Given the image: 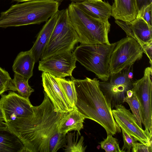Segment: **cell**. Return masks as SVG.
<instances>
[{
  "mask_svg": "<svg viewBox=\"0 0 152 152\" xmlns=\"http://www.w3.org/2000/svg\"><path fill=\"white\" fill-rule=\"evenodd\" d=\"M35 61L30 50L20 53L15 59L12 66L15 73L29 79L33 75Z\"/></svg>",
  "mask_w": 152,
  "mask_h": 152,
  "instance_id": "18",
  "label": "cell"
},
{
  "mask_svg": "<svg viewBox=\"0 0 152 152\" xmlns=\"http://www.w3.org/2000/svg\"><path fill=\"white\" fill-rule=\"evenodd\" d=\"M107 135L105 139L99 143L102 148L106 152H121L118 139L112 135Z\"/></svg>",
  "mask_w": 152,
  "mask_h": 152,
  "instance_id": "25",
  "label": "cell"
},
{
  "mask_svg": "<svg viewBox=\"0 0 152 152\" xmlns=\"http://www.w3.org/2000/svg\"><path fill=\"white\" fill-rule=\"evenodd\" d=\"M152 69L146 68L143 77L134 81L132 91L138 100L146 131L152 134Z\"/></svg>",
  "mask_w": 152,
  "mask_h": 152,
  "instance_id": "9",
  "label": "cell"
},
{
  "mask_svg": "<svg viewBox=\"0 0 152 152\" xmlns=\"http://www.w3.org/2000/svg\"><path fill=\"white\" fill-rule=\"evenodd\" d=\"M114 108L112 110V114L121 128L140 143L152 145V134L138 125L129 110L122 104L115 106Z\"/></svg>",
  "mask_w": 152,
  "mask_h": 152,
  "instance_id": "12",
  "label": "cell"
},
{
  "mask_svg": "<svg viewBox=\"0 0 152 152\" xmlns=\"http://www.w3.org/2000/svg\"><path fill=\"white\" fill-rule=\"evenodd\" d=\"M58 11L46 22L38 33L33 46L29 50L36 63L40 59L49 40L58 17Z\"/></svg>",
  "mask_w": 152,
  "mask_h": 152,
  "instance_id": "15",
  "label": "cell"
},
{
  "mask_svg": "<svg viewBox=\"0 0 152 152\" xmlns=\"http://www.w3.org/2000/svg\"><path fill=\"white\" fill-rule=\"evenodd\" d=\"M137 1L139 11L143 6L152 3V0H137Z\"/></svg>",
  "mask_w": 152,
  "mask_h": 152,
  "instance_id": "31",
  "label": "cell"
},
{
  "mask_svg": "<svg viewBox=\"0 0 152 152\" xmlns=\"http://www.w3.org/2000/svg\"><path fill=\"white\" fill-rule=\"evenodd\" d=\"M11 80L8 72L0 66V95L9 90Z\"/></svg>",
  "mask_w": 152,
  "mask_h": 152,
  "instance_id": "26",
  "label": "cell"
},
{
  "mask_svg": "<svg viewBox=\"0 0 152 152\" xmlns=\"http://www.w3.org/2000/svg\"><path fill=\"white\" fill-rule=\"evenodd\" d=\"M133 65L119 72L110 74L106 81H99L100 88L110 104L112 109L122 104L127 91L132 89L134 81L129 73Z\"/></svg>",
  "mask_w": 152,
  "mask_h": 152,
  "instance_id": "8",
  "label": "cell"
},
{
  "mask_svg": "<svg viewBox=\"0 0 152 152\" xmlns=\"http://www.w3.org/2000/svg\"><path fill=\"white\" fill-rule=\"evenodd\" d=\"M116 42L107 44H81L73 52L76 61L99 79L107 80L110 76L109 66L111 53Z\"/></svg>",
  "mask_w": 152,
  "mask_h": 152,
  "instance_id": "5",
  "label": "cell"
},
{
  "mask_svg": "<svg viewBox=\"0 0 152 152\" xmlns=\"http://www.w3.org/2000/svg\"><path fill=\"white\" fill-rule=\"evenodd\" d=\"M28 79L16 73H15L13 79L11 80L9 86V90L17 91L21 97L28 100L34 90L29 85Z\"/></svg>",
  "mask_w": 152,
  "mask_h": 152,
  "instance_id": "21",
  "label": "cell"
},
{
  "mask_svg": "<svg viewBox=\"0 0 152 152\" xmlns=\"http://www.w3.org/2000/svg\"><path fill=\"white\" fill-rule=\"evenodd\" d=\"M56 78L68 102L72 107L75 108L76 101V95L73 81L64 78Z\"/></svg>",
  "mask_w": 152,
  "mask_h": 152,
  "instance_id": "23",
  "label": "cell"
},
{
  "mask_svg": "<svg viewBox=\"0 0 152 152\" xmlns=\"http://www.w3.org/2000/svg\"><path fill=\"white\" fill-rule=\"evenodd\" d=\"M0 121H4L3 113L0 105Z\"/></svg>",
  "mask_w": 152,
  "mask_h": 152,
  "instance_id": "34",
  "label": "cell"
},
{
  "mask_svg": "<svg viewBox=\"0 0 152 152\" xmlns=\"http://www.w3.org/2000/svg\"><path fill=\"white\" fill-rule=\"evenodd\" d=\"M121 129L124 142V145L121 149V152H130L137 141L123 129Z\"/></svg>",
  "mask_w": 152,
  "mask_h": 152,
  "instance_id": "27",
  "label": "cell"
},
{
  "mask_svg": "<svg viewBox=\"0 0 152 152\" xmlns=\"http://www.w3.org/2000/svg\"><path fill=\"white\" fill-rule=\"evenodd\" d=\"M58 17L40 60L63 52H71L79 42L78 36L70 21L67 8L58 10Z\"/></svg>",
  "mask_w": 152,
  "mask_h": 152,
  "instance_id": "6",
  "label": "cell"
},
{
  "mask_svg": "<svg viewBox=\"0 0 152 152\" xmlns=\"http://www.w3.org/2000/svg\"><path fill=\"white\" fill-rule=\"evenodd\" d=\"M60 3L54 0H32L12 5L0 16V28L40 24L58 11Z\"/></svg>",
  "mask_w": 152,
  "mask_h": 152,
  "instance_id": "3",
  "label": "cell"
},
{
  "mask_svg": "<svg viewBox=\"0 0 152 152\" xmlns=\"http://www.w3.org/2000/svg\"><path fill=\"white\" fill-rule=\"evenodd\" d=\"M66 135V143L64 146L65 152H85L87 146L84 145V138L77 132L74 133L68 132Z\"/></svg>",
  "mask_w": 152,
  "mask_h": 152,
  "instance_id": "22",
  "label": "cell"
},
{
  "mask_svg": "<svg viewBox=\"0 0 152 152\" xmlns=\"http://www.w3.org/2000/svg\"><path fill=\"white\" fill-rule=\"evenodd\" d=\"M41 77L45 93L52 103L55 110L61 113H66L72 110L74 108L66 98L56 78L44 72Z\"/></svg>",
  "mask_w": 152,
  "mask_h": 152,
  "instance_id": "13",
  "label": "cell"
},
{
  "mask_svg": "<svg viewBox=\"0 0 152 152\" xmlns=\"http://www.w3.org/2000/svg\"><path fill=\"white\" fill-rule=\"evenodd\" d=\"M143 50L141 46L133 38L127 37L116 42L110 57V74L120 72L133 65L142 57Z\"/></svg>",
  "mask_w": 152,
  "mask_h": 152,
  "instance_id": "7",
  "label": "cell"
},
{
  "mask_svg": "<svg viewBox=\"0 0 152 152\" xmlns=\"http://www.w3.org/2000/svg\"><path fill=\"white\" fill-rule=\"evenodd\" d=\"M138 12L137 0H114L112 6L111 16L128 23L135 19Z\"/></svg>",
  "mask_w": 152,
  "mask_h": 152,
  "instance_id": "16",
  "label": "cell"
},
{
  "mask_svg": "<svg viewBox=\"0 0 152 152\" xmlns=\"http://www.w3.org/2000/svg\"><path fill=\"white\" fill-rule=\"evenodd\" d=\"M76 61L73 53L65 52L40 60L38 69L56 77L63 78L72 76V72L76 67Z\"/></svg>",
  "mask_w": 152,
  "mask_h": 152,
  "instance_id": "10",
  "label": "cell"
},
{
  "mask_svg": "<svg viewBox=\"0 0 152 152\" xmlns=\"http://www.w3.org/2000/svg\"><path fill=\"white\" fill-rule=\"evenodd\" d=\"M67 9L79 42L87 45L110 44L108 34L110 24L108 20H102L92 17L82 10L75 2H72Z\"/></svg>",
  "mask_w": 152,
  "mask_h": 152,
  "instance_id": "4",
  "label": "cell"
},
{
  "mask_svg": "<svg viewBox=\"0 0 152 152\" xmlns=\"http://www.w3.org/2000/svg\"><path fill=\"white\" fill-rule=\"evenodd\" d=\"M132 152H152V145L136 142L132 149Z\"/></svg>",
  "mask_w": 152,
  "mask_h": 152,
  "instance_id": "29",
  "label": "cell"
},
{
  "mask_svg": "<svg viewBox=\"0 0 152 152\" xmlns=\"http://www.w3.org/2000/svg\"><path fill=\"white\" fill-rule=\"evenodd\" d=\"M7 124L3 121H0V129H5L8 128Z\"/></svg>",
  "mask_w": 152,
  "mask_h": 152,
  "instance_id": "32",
  "label": "cell"
},
{
  "mask_svg": "<svg viewBox=\"0 0 152 152\" xmlns=\"http://www.w3.org/2000/svg\"><path fill=\"white\" fill-rule=\"evenodd\" d=\"M14 1L18 2H23L28 1L32 0H13ZM58 1L60 3L62 1L64 0H54Z\"/></svg>",
  "mask_w": 152,
  "mask_h": 152,
  "instance_id": "35",
  "label": "cell"
},
{
  "mask_svg": "<svg viewBox=\"0 0 152 152\" xmlns=\"http://www.w3.org/2000/svg\"><path fill=\"white\" fill-rule=\"evenodd\" d=\"M115 22L124 31L127 37L135 39L142 47L152 42V26L142 18L137 17L129 23L118 20Z\"/></svg>",
  "mask_w": 152,
  "mask_h": 152,
  "instance_id": "14",
  "label": "cell"
},
{
  "mask_svg": "<svg viewBox=\"0 0 152 152\" xmlns=\"http://www.w3.org/2000/svg\"><path fill=\"white\" fill-rule=\"evenodd\" d=\"M0 105L6 123L30 115L34 112L33 106L27 99L14 91L2 95Z\"/></svg>",
  "mask_w": 152,
  "mask_h": 152,
  "instance_id": "11",
  "label": "cell"
},
{
  "mask_svg": "<svg viewBox=\"0 0 152 152\" xmlns=\"http://www.w3.org/2000/svg\"><path fill=\"white\" fill-rule=\"evenodd\" d=\"M24 146L8 128L0 129V152H23Z\"/></svg>",
  "mask_w": 152,
  "mask_h": 152,
  "instance_id": "19",
  "label": "cell"
},
{
  "mask_svg": "<svg viewBox=\"0 0 152 152\" xmlns=\"http://www.w3.org/2000/svg\"><path fill=\"white\" fill-rule=\"evenodd\" d=\"M142 48L143 53H145L148 58L151 67L152 65V42L143 45Z\"/></svg>",
  "mask_w": 152,
  "mask_h": 152,
  "instance_id": "30",
  "label": "cell"
},
{
  "mask_svg": "<svg viewBox=\"0 0 152 152\" xmlns=\"http://www.w3.org/2000/svg\"><path fill=\"white\" fill-rule=\"evenodd\" d=\"M72 2H75V3H77L82 2L84 1H85L86 0H69Z\"/></svg>",
  "mask_w": 152,
  "mask_h": 152,
  "instance_id": "36",
  "label": "cell"
},
{
  "mask_svg": "<svg viewBox=\"0 0 152 152\" xmlns=\"http://www.w3.org/2000/svg\"><path fill=\"white\" fill-rule=\"evenodd\" d=\"M123 102H126L129 105L137 123L141 128H142V124H143L144 122L141 108L135 94L133 92L132 96L130 97L126 96L124 98Z\"/></svg>",
  "mask_w": 152,
  "mask_h": 152,
  "instance_id": "24",
  "label": "cell"
},
{
  "mask_svg": "<svg viewBox=\"0 0 152 152\" xmlns=\"http://www.w3.org/2000/svg\"><path fill=\"white\" fill-rule=\"evenodd\" d=\"M91 1H100L101 0H88Z\"/></svg>",
  "mask_w": 152,
  "mask_h": 152,
  "instance_id": "37",
  "label": "cell"
},
{
  "mask_svg": "<svg viewBox=\"0 0 152 152\" xmlns=\"http://www.w3.org/2000/svg\"><path fill=\"white\" fill-rule=\"evenodd\" d=\"M44 94L42 103L33 106V114L6 123L23 144V152H56L66 143V135L59 129L67 113L56 111Z\"/></svg>",
  "mask_w": 152,
  "mask_h": 152,
  "instance_id": "1",
  "label": "cell"
},
{
  "mask_svg": "<svg viewBox=\"0 0 152 152\" xmlns=\"http://www.w3.org/2000/svg\"><path fill=\"white\" fill-rule=\"evenodd\" d=\"M71 79L76 95L75 108L86 119L93 120L102 126L107 135L120 133L121 128L114 120L110 105L100 88L99 80L88 77Z\"/></svg>",
  "mask_w": 152,
  "mask_h": 152,
  "instance_id": "2",
  "label": "cell"
},
{
  "mask_svg": "<svg viewBox=\"0 0 152 152\" xmlns=\"http://www.w3.org/2000/svg\"><path fill=\"white\" fill-rule=\"evenodd\" d=\"M152 3L143 6L139 11L137 17L142 18L150 26H152Z\"/></svg>",
  "mask_w": 152,
  "mask_h": 152,
  "instance_id": "28",
  "label": "cell"
},
{
  "mask_svg": "<svg viewBox=\"0 0 152 152\" xmlns=\"http://www.w3.org/2000/svg\"><path fill=\"white\" fill-rule=\"evenodd\" d=\"M86 119L76 108L67 113L59 129L61 133L66 135L72 130L78 132L81 135L80 131L83 128V123Z\"/></svg>",
  "mask_w": 152,
  "mask_h": 152,
  "instance_id": "20",
  "label": "cell"
},
{
  "mask_svg": "<svg viewBox=\"0 0 152 152\" xmlns=\"http://www.w3.org/2000/svg\"><path fill=\"white\" fill-rule=\"evenodd\" d=\"M133 94V92L132 89L129 90L127 91L126 93V96L129 97H131Z\"/></svg>",
  "mask_w": 152,
  "mask_h": 152,
  "instance_id": "33",
  "label": "cell"
},
{
  "mask_svg": "<svg viewBox=\"0 0 152 152\" xmlns=\"http://www.w3.org/2000/svg\"><path fill=\"white\" fill-rule=\"evenodd\" d=\"M78 7L90 16L102 20H107L111 16L112 6L102 0L85 1L76 3Z\"/></svg>",
  "mask_w": 152,
  "mask_h": 152,
  "instance_id": "17",
  "label": "cell"
}]
</instances>
